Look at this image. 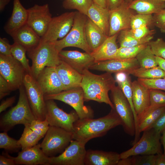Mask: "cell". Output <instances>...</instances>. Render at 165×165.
Returning a JSON list of instances; mask_svg holds the SVG:
<instances>
[{
	"instance_id": "obj_45",
	"label": "cell",
	"mask_w": 165,
	"mask_h": 165,
	"mask_svg": "<svg viewBox=\"0 0 165 165\" xmlns=\"http://www.w3.org/2000/svg\"><path fill=\"white\" fill-rule=\"evenodd\" d=\"M131 157L133 165H155L156 155H138Z\"/></svg>"
},
{
	"instance_id": "obj_8",
	"label": "cell",
	"mask_w": 165,
	"mask_h": 165,
	"mask_svg": "<svg viewBox=\"0 0 165 165\" xmlns=\"http://www.w3.org/2000/svg\"><path fill=\"white\" fill-rule=\"evenodd\" d=\"M161 134L152 128L144 131L141 137L128 150L120 154L121 159L133 156L162 153Z\"/></svg>"
},
{
	"instance_id": "obj_11",
	"label": "cell",
	"mask_w": 165,
	"mask_h": 165,
	"mask_svg": "<svg viewBox=\"0 0 165 165\" xmlns=\"http://www.w3.org/2000/svg\"><path fill=\"white\" fill-rule=\"evenodd\" d=\"M26 70L12 55L0 54V75L7 81L11 91L23 85Z\"/></svg>"
},
{
	"instance_id": "obj_43",
	"label": "cell",
	"mask_w": 165,
	"mask_h": 165,
	"mask_svg": "<svg viewBox=\"0 0 165 165\" xmlns=\"http://www.w3.org/2000/svg\"><path fill=\"white\" fill-rule=\"evenodd\" d=\"M29 126L32 130L42 138L45 136L49 127V124L46 119L43 120L35 119Z\"/></svg>"
},
{
	"instance_id": "obj_39",
	"label": "cell",
	"mask_w": 165,
	"mask_h": 165,
	"mask_svg": "<svg viewBox=\"0 0 165 165\" xmlns=\"http://www.w3.org/2000/svg\"><path fill=\"white\" fill-rule=\"evenodd\" d=\"M0 148L11 152H17L21 148L18 141L8 135L7 132L0 133Z\"/></svg>"
},
{
	"instance_id": "obj_52",
	"label": "cell",
	"mask_w": 165,
	"mask_h": 165,
	"mask_svg": "<svg viewBox=\"0 0 165 165\" xmlns=\"http://www.w3.org/2000/svg\"><path fill=\"white\" fill-rule=\"evenodd\" d=\"M5 156H0V165H16L14 160L11 156L8 154H5Z\"/></svg>"
},
{
	"instance_id": "obj_22",
	"label": "cell",
	"mask_w": 165,
	"mask_h": 165,
	"mask_svg": "<svg viewBox=\"0 0 165 165\" xmlns=\"http://www.w3.org/2000/svg\"><path fill=\"white\" fill-rule=\"evenodd\" d=\"M131 84L132 101L137 122L138 118L150 106L149 90L137 80L132 82Z\"/></svg>"
},
{
	"instance_id": "obj_46",
	"label": "cell",
	"mask_w": 165,
	"mask_h": 165,
	"mask_svg": "<svg viewBox=\"0 0 165 165\" xmlns=\"http://www.w3.org/2000/svg\"><path fill=\"white\" fill-rule=\"evenodd\" d=\"M129 31L134 37L138 39H141L148 35H153L155 30H150L148 26H144L136 29H130Z\"/></svg>"
},
{
	"instance_id": "obj_7",
	"label": "cell",
	"mask_w": 165,
	"mask_h": 165,
	"mask_svg": "<svg viewBox=\"0 0 165 165\" xmlns=\"http://www.w3.org/2000/svg\"><path fill=\"white\" fill-rule=\"evenodd\" d=\"M45 100H57L62 101L73 108L79 119L93 118L94 112L89 106L84 104V94L81 87L63 90L58 93L44 95Z\"/></svg>"
},
{
	"instance_id": "obj_6",
	"label": "cell",
	"mask_w": 165,
	"mask_h": 165,
	"mask_svg": "<svg viewBox=\"0 0 165 165\" xmlns=\"http://www.w3.org/2000/svg\"><path fill=\"white\" fill-rule=\"evenodd\" d=\"M72 140V133L61 128L49 126L40 146L47 156L51 157L61 153Z\"/></svg>"
},
{
	"instance_id": "obj_23",
	"label": "cell",
	"mask_w": 165,
	"mask_h": 165,
	"mask_svg": "<svg viewBox=\"0 0 165 165\" xmlns=\"http://www.w3.org/2000/svg\"><path fill=\"white\" fill-rule=\"evenodd\" d=\"M10 35L14 42L22 46L27 52L36 47L41 40V37L27 24Z\"/></svg>"
},
{
	"instance_id": "obj_16",
	"label": "cell",
	"mask_w": 165,
	"mask_h": 165,
	"mask_svg": "<svg viewBox=\"0 0 165 165\" xmlns=\"http://www.w3.org/2000/svg\"><path fill=\"white\" fill-rule=\"evenodd\" d=\"M133 10L128 7V3L125 2L118 7L109 10V30L108 36L118 33L121 31L130 29Z\"/></svg>"
},
{
	"instance_id": "obj_12",
	"label": "cell",
	"mask_w": 165,
	"mask_h": 165,
	"mask_svg": "<svg viewBox=\"0 0 165 165\" xmlns=\"http://www.w3.org/2000/svg\"><path fill=\"white\" fill-rule=\"evenodd\" d=\"M54 100H46V119L49 126L62 128L73 133L74 124L79 119L75 111L67 113L60 108Z\"/></svg>"
},
{
	"instance_id": "obj_19",
	"label": "cell",
	"mask_w": 165,
	"mask_h": 165,
	"mask_svg": "<svg viewBox=\"0 0 165 165\" xmlns=\"http://www.w3.org/2000/svg\"><path fill=\"white\" fill-rule=\"evenodd\" d=\"M59 55L61 61L82 74L95 62L91 54L86 52L62 50L59 52Z\"/></svg>"
},
{
	"instance_id": "obj_35",
	"label": "cell",
	"mask_w": 165,
	"mask_h": 165,
	"mask_svg": "<svg viewBox=\"0 0 165 165\" xmlns=\"http://www.w3.org/2000/svg\"><path fill=\"white\" fill-rule=\"evenodd\" d=\"M23 133L18 142L22 150L29 148L37 145L42 138L29 127V125L24 126Z\"/></svg>"
},
{
	"instance_id": "obj_3",
	"label": "cell",
	"mask_w": 165,
	"mask_h": 165,
	"mask_svg": "<svg viewBox=\"0 0 165 165\" xmlns=\"http://www.w3.org/2000/svg\"><path fill=\"white\" fill-rule=\"evenodd\" d=\"M19 89V96L17 104L1 118L0 130L4 132H7L18 124L29 125L35 119L23 85Z\"/></svg>"
},
{
	"instance_id": "obj_44",
	"label": "cell",
	"mask_w": 165,
	"mask_h": 165,
	"mask_svg": "<svg viewBox=\"0 0 165 165\" xmlns=\"http://www.w3.org/2000/svg\"><path fill=\"white\" fill-rule=\"evenodd\" d=\"M148 44L155 56L165 59V41L158 38L155 41H151Z\"/></svg>"
},
{
	"instance_id": "obj_10",
	"label": "cell",
	"mask_w": 165,
	"mask_h": 165,
	"mask_svg": "<svg viewBox=\"0 0 165 165\" xmlns=\"http://www.w3.org/2000/svg\"><path fill=\"white\" fill-rule=\"evenodd\" d=\"M23 85L35 119L45 120L46 107L44 94L36 80L31 75L26 73Z\"/></svg>"
},
{
	"instance_id": "obj_25",
	"label": "cell",
	"mask_w": 165,
	"mask_h": 165,
	"mask_svg": "<svg viewBox=\"0 0 165 165\" xmlns=\"http://www.w3.org/2000/svg\"><path fill=\"white\" fill-rule=\"evenodd\" d=\"M120 155L113 152L88 149L86 150L85 165H117Z\"/></svg>"
},
{
	"instance_id": "obj_13",
	"label": "cell",
	"mask_w": 165,
	"mask_h": 165,
	"mask_svg": "<svg viewBox=\"0 0 165 165\" xmlns=\"http://www.w3.org/2000/svg\"><path fill=\"white\" fill-rule=\"evenodd\" d=\"M75 14V12H66L52 17L41 40L54 42L64 38L72 26Z\"/></svg>"
},
{
	"instance_id": "obj_14",
	"label": "cell",
	"mask_w": 165,
	"mask_h": 165,
	"mask_svg": "<svg viewBox=\"0 0 165 165\" xmlns=\"http://www.w3.org/2000/svg\"><path fill=\"white\" fill-rule=\"evenodd\" d=\"M85 143L72 140L59 155L50 157V164L53 165H85L86 150Z\"/></svg>"
},
{
	"instance_id": "obj_2",
	"label": "cell",
	"mask_w": 165,
	"mask_h": 165,
	"mask_svg": "<svg viewBox=\"0 0 165 165\" xmlns=\"http://www.w3.org/2000/svg\"><path fill=\"white\" fill-rule=\"evenodd\" d=\"M82 74L80 86L83 91L85 101L92 100L105 103L114 109L108 94L116 86V80L112 73L106 72L97 75L86 69Z\"/></svg>"
},
{
	"instance_id": "obj_59",
	"label": "cell",
	"mask_w": 165,
	"mask_h": 165,
	"mask_svg": "<svg viewBox=\"0 0 165 165\" xmlns=\"http://www.w3.org/2000/svg\"><path fill=\"white\" fill-rule=\"evenodd\" d=\"M162 135L160 137V140L161 143L163 145L164 148V152L163 154L165 156V129L162 132Z\"/></svg>"
},
{
	"instance_id": "obj_18",
	"label": "cell",
	"mask_w": 165,
	"mask_h": 165,
	"mask_svg": "<svg viewBox=\"0 0 165 165\" xmlns=\"http://www.w3.org/2000/svg\"><path fill=\"white\" fill-rule=\"evenodd\" d=\"M36 80L44 95L55 94L64 90L56 67L45 68Z\"/></svg>"
},
{
	"instance_id": "obj_47",
	"label": "cell",
	"mask_w": 165,
	"mask_h": 165,
	"mask_svg": "<svg viewBox=\"0 0 165 165\" xmlns=\"http://www.w3.org/2000/svg\"><path fill=\"white\" fill-rule=\"evenodd\" d=\"M153 24L159 28L162 32L165 33V9L154 14Z\"/></svg>"
},
{
	"instance_id": "obj_48",
	"label": "cell",
	"mask_w": 165,
	"mask_h": 165,
	"mask_svg": "<svg viewBox=\"0 0 165 165\" xmlns=\"http://www.w3.org/2000/svg\"><path fill=\"white\" fill-rule=\"evenodd\" d=\"M12 45L6 38H0V54L5 56L12 55Z\"/></svg>"
},
{
	"instance_id": "obj_50",
	"label": "cell",
	"mask_w": 165,
	"mask_h": 165,
	"mask_svg": "<svg viewBox=\"0 0 165 165\" xmlns=\"http://www.w3.org/2000/svg\"><path fill=\"white\" fill-rule=\"evenodd\" d=\"M153 129L161 134L165 129V112L159 118L150 128Z\"/></svg>"
},
{
	"instance_id": "obj_57",
	"label": "cell",
	"mask_w": 165,
	"mask_h": 165,
	"mask_svg": "<svg viewBox=\"0 0 165 165\" xmlns=\"http://www.w3.org/2000/svg\"><path fill=\"white\" fill-rule=\"evenodd\" d=\"M11 0H0V11L2 12Z\"/></svg>"
},
{
	"instance_id": "obj_29",
	"label": "cell",
	"mask_w": 165,
	"mask_h": 165,
	"mask_svg": "<svg viewBox=\"0 0 165 165\" xmlns=\"http://www.w3.org/2000/svg\"><path fill=\"white\" fill-rule=\"evenodd\" d=\"M85 38L92 52L97 49L108 36L87 17L85 25Z\"/></svg>"
},
{
	"instance_id": "obj_41",
	"label": "cell",
	"mask_w": 165,
	"mask_h": 165,
	"mask_svg": "<svg viewBox=\"0 0 165 165\" xmlns=\"http://www.w3.org/2000/svg\"><path fill=\"white\" fill-rule=\"evenodd\" d=\"M149 90L150 106L156 107H165V91L158 89Z\"/></svg>"
},
{
	"instance_id": "obj_1",
	"label": "cell",
	"mask_w": 165,
	"mask_h": 165,
	"mask_svg": "<svg viewBox=\"0 0 165 165\" xmlns=\"http://www.w3.org/2000/svg\"><path fill=\"white\" fill-rule=\"evenodd\" d=\"M122 124L120 118L112 108L107 115L97 119H79L74 124L73 139L86 144L91 139L104 136Z\"/></svg>"
},
{
	"instance_id": "obj_24",
	"label": "cell",
	"mask_w": 165,
	"mask_h": 165,
	"mask_svg": "<svg viewBox=\"0 0 165 165\" xmlns=\"http://www.w3.org/2000/svg\"><path fill=\"white\" fill-rule=\"evenodd\" d=\"M56 68L64 87V90L80 87L82 74L61 61Z\"/></svg>"
},
{
	"instance_id": "obj_36",
	"label": "cell",
	"mask_w": 165,
	"mask_h": 165,
	"mask_svg": "<svg viewBox=\"0 0 165 165\" xmlns=\"http://www.w3.org/2000/svg\"><path fill=\"white\" fill-rule=\"evenodd\" d=\"M26 50L19 44L14 42L12 45L11 53L12 56L19 61L25 69L27 73L31 75V66L26 56Z\"/></svg>"
},
{
	"instance_id": "obj_32",
	"label": "cell",
	"mask_w": 165,
	"mask_h": 165,
	"mask_svg": "<svg viewBox=\"0 0 165 165\" xmlns=\"http://www.w3.org/2000/svg\"><path fill=\"white\" fill-rule=\"evenodd\" d=\"M153 37V35H150L141 39L136 38L131 35L129 29L119 32L117 38L120 47H130L148 43Z\"/></svg>"
},
{
	"instance_id": "obj_60",
	"label": "cell",
	"mask_w": 165,
	"mask_h": 165,
	"mask_svg": "<svg viewBox=\"0 0 165 165\" xmlns=\"http://www.w3.org/2000/svg\"><path fill=\"white\" fill-rule=\"evenodd\" d=\"M134 0H125V1L127 3H129Z\"/></svg>"
},
{
	"instance_id": "obj_42",
	"label": "cell",
	"mask_w": 165,
	"mask_h": 165,
	"mask_svg": "<svg viewBox=\"0 0 165 165\" xmlns=\"http://www.w3.org/2000/svg\"><path fill=\"white\" fill-rule=\"evenodd\" d=\"M137 80L148 89H158L165 91V78L155 79L138 78Z\"/></svg>"
},
{
	"instance_id": "obj_56",
	"label": "cell",
	"mask_w": 165,
	"mask_h": 165,
	"mask_svg": "<svg viewBox=\"0 0 165 165\" xmlns=\"http://www.w3.org/2000/svg\"><path fill=\"white\" fill-rule=\"evenodd\" d=\"M156 59L158 65L165 72V59L156 56Z\"/></svg>"
},
{
	"instance_id": "obj_30",
	"label": "cell",
	"mask_w": 165,
	"mask_h": 165,
	"mask_svg": "<svg viewBox=\"0 0 165 165\" xmlns=\"http://www.w3.org/2000/svg\"><path fill=\"white\" fill-rule=\"evenodd\" d=\"M128 7L138 13L154 14L165 9V2L161 0H134L128 3Z\"/></svg>"
},
{
	"instance_id": "obj_61",
	"label": "cell",
	"mask_w": 165,
	"mask_h": 165,
	"mask_svg": "<svg viewBox=\"0 0 165 165\" xmlns=\"http://www.w3.org/2000/svg\"><path fill=\"white\" fill-rule=\"evenodd\" d=\"M161 0L165 2V0Z\"/></svg>"
},
{
	"instance_id": "obj_53",
	"label": "cell",
	"mask_w": 165,
	"mask_h": 165,
	"mask_svg": "<svg viewBox=\"0 0 165 165\" xmlns=\"http://www.w3.org/2000/svg\"><path fill=\"white\" fill-rule=\"evenodd\" d=\"M107 7L109 10L114 9L121 5L125 0H106Z\"/></svg>"
},
{
	"instance_id": "obj_38",
	"label": "cell",
	"mask_w": 165,
	"mask_h": 165,
	"mask_svg": "<svg viewBox=\"0 0 165 165\" xmlns=\"http://www.w3.org/2000/svg\"><path fill=\"white\" fill-rule=\"evenodd\" d=\"M93 0H64L63 7L67 9H76L86 15L88 11L93 3Z\"/></svg>"
},
{
	"instance_id": "obj_51",
	"label": "cell",
	"mask_w": 165,
	"mask_h": 165,
	"mask_svg": "<svg viewBox=\"0 0 165 165\" xmlns=\"http://www.w3.org/2000/svg\"><path fill=\"white\" fill-rule=\"evenodd\" d=\"M14 96L7 98L2 102L0 105V112L5 110L7 108L11 106L14 103L15 100Z\"/></svg>"
},
{
	"instance_id": "obj_55",
	"label": "cell",
	"mask_w": 165,
	"mask_h": 165,
	"mask_svg": "<svg viewBox=\"0 0 165 165\" xmlns=\"http://www.w3.org/2000/svg\"><path fill=\"white\" fill-rule=\"evenodd\" d=\"M117 165H133V161L131 156L120 159Z\"/></svg>"
},
{
	"instance_id": "obj_15",
	"label": "cell",
	"mask_w": 165,
	"mask_h": 165,
	"mask_svg": "<svg viewBox=\"0 0 165 165\" xmlns=\"http://www.w3.org/2000/svg\"><path fill=\"white\" fill-rule=\"evenodd\" d=\"M27 11V24L41 38L46 32L52 18L49 5L35 4Z\"/></svg>"
},
{
	"instance_id": "obj_54",
	"label": "cell",
	"mask_w": 165,
	"mask_h": 165,
	"mask_svg": "<svg viewBox=\"0 0 165 165\" xmlns=\"http://www.w3.org/2000/svg\"><path fill=\"white\" fill-rule=\"evenodd\" d=\"M155 165H165V156L163 153L156 154Z\"/></svg>"
},
{
	"instance_id": "obj_27",
	"label": "cell",
	"mask_w": 165,
	"mask_h": 165,
	"mask_svg": "<svg viewBox=\"0 0 165 165\" xmlns=\"http://www.w3.org/2000/svg\"><path fill=\"white\" fill-rule=\"evenodd\" d=\"M104 33L108 36L109 30V10L93 2L86 15Z\"/></svg>"
},
{
	"instance_id": "obj_37",
	"label": "cell",
	"mask_w": 165,
	"mask_h": 165,
	"mask_svg": "<svg viewBox=\"0 0 165 165\" xmlns=\"http://www.w3.org/2000/svg\"><path fill=\"white\" fill-rule=\"evenodd\" d=\"M148 43L130 47H120L112 59H127L136 58L138 54L146 46Z\"/></svg>"
},
{
	"instance_id": "obj_34",
	"label": "cell",
	"mask_w": 165,
	"mask_h": 165,
	"mask_svg": "<svg viewBox=\"0 0 165 165\" xmlns=\"http://www.w3.org/2000/svg\"><path fill=\"white\" fill-rule=\"evenodd\" d=\"M130 74L138 79H155L165 78V72L158 65L149 68L139 67L132 71Z\"/></svg>"
},
{
	"instance_id": "obj_17",
	"label": "cell",
	"mask_w": 165,
	"mask_h": 165,
	"mask_svg": "<svg viewBox=\"0 0 165 165\" xmlns=\"http://www.w3.org/2000/svg\"><path fill=\"white\" fill-rule=\"evenodd\" d=\"M140 67L136 58L127 59H112L95 62L89 69L111 73L123 72L130 75Z\"/></svg>"
},
{
	"instance_id": "obj_33",
	"label": "cell",
	"mask_w": 165,
	"mask_h": 165,
	"mask_svg": "<svg viewBox=\"0 0 165 165\" xmlns=\"http://www.w3.org/2000/svg\"><path fill=\"white\" fill-rule=\"evenodd\" d=\"M136 58L139 64L140 67L149 68L158 66L156 56L148 44L140 52Z\"/></svg>"
},
{
	"instance_id": "obj_40",
	"label": "cell",
	"mask_w": 165,
	"mask_h": 165,
	"mask_svg": "<svg viewBox=\"0 0 165 165\" xmlns=\"http://www.w3.org/2000/svg\"><path fill=\"white\" fill-rule=\"evenodd\" d=\"M153 24L152 14L138 13L132 16L130 20V29H134Z\"/></svg>"
},
{
	"instance_id": "obj_4",
	"label": "cell",
	"mask_w": 165,
	"mask_h": 165,
	"mask_svg": "<svg viewBox=\"0 0 165 165\" xmlns=\"http://www.w3.org/2000/svg\"><path fill=\"white\" fill-rule=\"evenodd\" d=\"M27 52L32 61L31 75L35 79L45 67H56L60 63L59 52L53 42L42 40L35 48Z\"/></svg>"
},
{
	"instance_id": "obj_9",
	"label": "cell",
	"mask_w": 165,
	"mask_h": 165,
	"mask_svg": "<svg viewBox=\"0 0 165 165\" xmlns=\"http://www.w3.org/2000/svg\"><path fill=\"white\" fill-rule=\"evenodd\" d=\"M111 100L116 112L120 118L123 130L129 135L133 136L135 133L134 114L130 104L119 86L111 90Z\"/></svg>"
},
{
	"instance_id": "obj_26",
	"label": "cell",
	"mask_w": 165,
	"mask_h": 165,
	"mask_svg": "<svg viewBox=\"0 0 165 165\" xmlns=\"http://www.w3.org/2000/svg\"><path fill=\"white\" fill-rule=\"evenodd\" d=\"M28 11L22 6L20 0H13L11 16L4 26L7 33L10 35L27 24Z\"/></svg>"
},
{
	"instance_id": "obj_31",
	"label": "cell",
	"mask_w": 165,
	"mask_h": 165,
	"mask_svg": "<svg viewBox=\"0 0 165 165\" xmlns=\"http://www.w3.org/2000/svg\"><path fill=\"white\" fill-rule=\"evenodd\" d=\"M129 75L123 72L116 73L115 79L118 86L122 90L131 107L134 116L136 128L137 124V116L133 103L132 82Z\"/></svg>"
},
{
	"instance_id": "obj_28",
	"label": "cell",
	"mask_w": 165,
	"mask_h": 165,
	"mask_svg": "<svg viewBox=\"0 0 165 165\" xmlns=\"http://www.w3.org/2000/svg\"><path fill=\"white\" fill-rule=\"evenodd\" d=\"M118 34L108 36L100 46L91 53L95 62L112 59L119 48L116 42Z\"/></svg>"
},
{
	"instance_id": "obj_21",
	"label": "cell",
	"mask_w": 165,
	"mask_h": 165,
	"mask_svg": "<svg viewBox=\"0 0 165 165\" xmlns=\"http://www.w3.org/2000/svg\"><path fill=\"white\" fill-rule=\"evenodd\" d=\"M165 112V107H156L150 106L137 119L134 138L132 145L139 139L140 133L150 128Z\"/></svg>"
},
{
	"instance_id": "obj_20",
	"label": "cell",
	"mask_w": 165,
	"mask_h": 165,
	"mask_svg": "<svg viewBox=\"0 0 165 165\" xmlns=\"http://www.w3.org/2000/svg\"><path fill=\"white\" fill-rule=\"evenodd\" d=\"M11 157L16 165H50V157L43 152L40 144L22 150L16 157Z\"/></svg>"
},
{
	"instance_id": "obj_5",
	"label": "cell",
	"mask_w": 165,
	"mask_h": 165,
	"mask_svg": "<svg viewBox=\"0 0 165 165\" xmlns=\"http://www.w3.org/2000/svg\"><path fill=\"white\" fill-rule=\"evenodd\" d=\"M87 18L86 15L75 11L73 24L69 32L63 38L53 42L59 52L68 47H77L89 53L92 52L85 36V27Z\"/></svg>"
},
{
	"instance_id": "obj_49",
	"label": "cell",
	"mask_w": 165,
	"mask_h": 165,
	"mask_svg": "<svg viewBox=\"0 0 165 165\" xmlns=\"http://www.w3.org/2000/svg\"><path fill=\"white\" fill-rule=\"evenodd\" d=\"M11 91L6 80L0 75V99L8 95Z\"/></svg>"
},
{
	"instance_id": "obj_58",
	"label": "cell",
	"mask_w": 165,
	"mask_h": 165,
	"mask_svg": "<svg viewBox=\"0 0 165 165\" xmlns=\"http://www.w3.org/2000/svg\"><path fill=\"white\" fill-rule=\"evenodd\" d=\"M94 2L104 8L107 7L106 0H93Z\"/></svg>"
}]
</instances>
